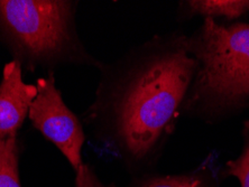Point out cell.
<instances>
[{
	"mask_svg": "<svg viewBox=\"0 0 249 187\" xmlns=\"http://www.w3.org/2000/svg\"><path fill=\"white\" fill-rule=\"evenodd\" d=\"M196 68L189 35L175 31L153 36L101 65L82 123L128 170L148 174L184 115Z\"/></svg>",
	"mask_w": 249,
	"mask_h": 187,
	"instance_id": "cell-1",
	"label": "cell"
},
{
	"mask_svg": "<svg viewBox=\"0 0 249 187\" xmlns=\"http://www.w3.org/2000/svg\"><path fill=\"white\" fill-rule=\"evenodd\" d=\"M196 68L184 115L209 124L249 107V24H218L206 18L189 35Z\"/></svg>",
	"mask_w": 249,
	"mask_h": 187,
	"instance_id": "cell-2",
	"label": "cell"
},
{
	"mask_svg": "<svg viewBox=\"0 0 249 187\" xmlns=\"http://www.w3.org/2000/svg\"><path fill=\"white\" fill-rule=\"evenodd\" d=\"M75 0H0V42L25 71L62 67L99 69L104 62L87 50L78 29Z\"/></svg>",
	"mask_w": 249,
	"mask_h": 187,
	"instance_id": "cell-3",
	"label": "cell"
},
{
	"mask_svg": "<svg viewBox=\"0 0 249 187\" xmlns=\"http://www.w3.org/2000/svg\"><path fill=\"white\" fill-rule=\"evenodd\" d=\"M37 94L28 112L32 126L60 150L74 171L82 166L86 133L82 120L70 109L56 87L55 74L47 72L36 80Z\"/></svg>",
	"mask_w": 249,
	"mask_h": 187,
	"instance_id": "cell-4",
	"label": "cell"
},
{
	"mask_svg": "<svg viewBox=\"0 0 249 187\" xmlns=\"http://www.w3.org/2000/svg\"><path fill=\"white\" fill-rule=\"evenodd\" d=\"M19 62L5 64L0 81V137L18 136L36 94V84L26 83L23 79Z\"/></svg>",
	"mask_w": 249,
	"mask_h": 187,
	"instance_id": "cell-5",
	"label": "cell"
},
{
	"mask_svg": "<svg viewBox=\"0 0 249 187\" xmlns=\"http://www.w3.org/2000/svg\"><path fill=\"white\" fill-rule=\"evenodd\" d=\"M213 167L202 164L182 174H144L138 176L133 187H218ZM111 187H117L111 184Z\"/></svg>",
	"mask_w": 249,
	"mask_h": 187,
	"instance_id": "cell-6",
	"label": "cell"
},
{
	"mask_svg": "<svg viewBox=\"0 0 249 187\" xmlns=\"http://www.w3.org/2000/svg\"><path fill=\"white\" fill-rule=\"evenodd\" d=\"M181 14L184 17L237 19L249 12V0H188L181 1Z\"/></svg>",
	"mask_w": 249,
	"mask_h": 187,
	"instance_id": "cell-7",
	"label": "cell"
},
{
	"mask_svg": "<svg viewBox=\"0 0 249 187\" xmlns=\"http://www.w3.org/2000/svg\"><path fill=\"white\" fill-rule=\"evenodd\" d=\"M19 136L0 137V187H21Z\"/></svg>",
	"mask_w": 249,
	"mask_h": 187,
	"instance_id": "cell-8",
	"label": "cell"
},
{
	"mask_svg": "<svg viewBox=\"0 0 249 187\" xmlns=\"http://www.w3.org/2000/svg\"><path fill=\"white\" fill-rule=\"evenodd\" d=\"M225 174L236 177L240 187H249V120L244 123L240 155L236 159L227 161Z\"/></svg>",
	"mask_w": 249,
	"mask_h": 187,
	"instance_id": "cell-9",
	"label": "cell"
},
{
	"mask_svg": "<svg viewBox=\"0 0 249 187\" xmlns=\"http://www.w3.org/2000/svg\"><path fill=\"white\" fill-rule=\"evenodd\" d=\"M74 187H111V184H104L92 166L90 164L83 163L82 166L75 171Z\"/></svg>",
	"mask_w": 249,
	"mask_h": 187,
	"instance_id": "cell-10",
	"label": "cell"
}]
</instances>
